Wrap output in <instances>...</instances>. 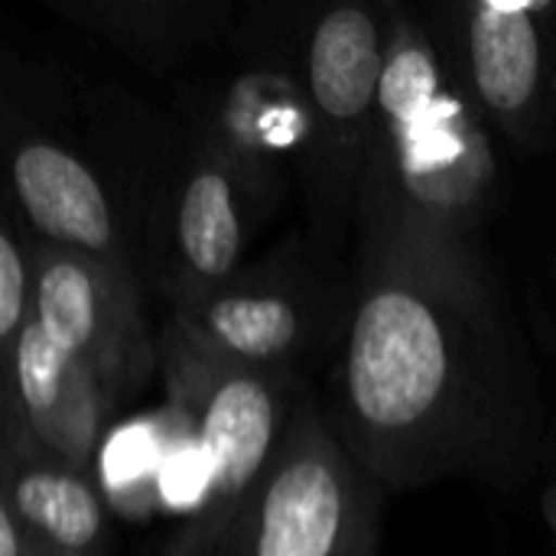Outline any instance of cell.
Wrapping results in <instances>:
<instances>
[{"label": "cell", "mask_w": 556, "mask_h": 556, "mask_svg": "<svg viewBox=\"0 0 556 556\" xmlns=\"http://www.w3.org/2000/svg\"><path fill=\"white\" fill-rule=\"evenodd\" d=\"M329 375V424L384 492L525 476L541 401L492 270L362 264Z\"/></svg>", "instance_id": "6da1fadb"}, {"label": "cell", "mask_w": 556, "mask_h": 556, "mask_svg": "<svg viewBox=\"0 0 556 556\" xmlns=\"http://www.w3.org/2000/svg\"><path fill=\"white\" fill-rule=\"evenodd\" d=\"M498 182L492 130L437 49L420 7L397 3L355 205V267L492 270L482 231Z\"/></svg>", "instance_id": "7a4b0ae2"}, {"label": "cell", "mask_w": 556, "mask_h": 556, "mask_svg": "<svg viewBox=\"0 0 556 556\" xmlns=\"http://www.w3.org/2000/svg\"><path fill=\"white\" fill-rule=\"evenodd\" d=\"M0 114L3 202L29 235L143 283L150 208L176 143L173 114L108 85L29 68L7 78Z\"/></svg>", "instance_id": "3957f363"}, {"label": "cell", "mask_w": 556, "mask_h": 556, "mask_svg": "<svg viewBox=\"0 0 556 556\" xmlns=\"http://www.w3.org/2000/svg\"><path fill=\"white\" fill-rule=\"evenodd\" d=\"M156 352L166 404L189 420L202 453V502L173 531L163 556H215L244 498L270 469L306 381L238 365L169 319L156 332Z\"/></svg>", "instance_id": "277c9868"}, {"label": "cell", "mask_w": 556, "mask_h": 556, "mask_svg": "<svg viewBox=\"0 0 556 556\" xmlns=\"http://www.w3.org/2000/svg\"><path fill=\"white\" fill-rule=\"evenodd\" d=\"M397 3H332L293 23V49L309 104V143L296 166L306 192L313 244L336 257L355 231L378 94L394 36Z\"/></svg>", "instance_id": "5b68a950"}, {"label": "cell", "mask_w": 556, "mask_h": 556, "mask_svg": "<svg viewBox=\"0 0 556 556\" xmlns=\"http://www.w3.org/2000/svg\"><path fill=\"white\" fill-rule=\"evenodd\" d=\"M384 485L306 388L287 437L215 556H378Z\"/></svg>", "instance_id": "8992f818"}, {"label": "cell", "mask_w": 556, "mask_h": 556, "mask_svg": "<svg viewBox=\"0 0 556 556\" xmlns=\"http://www.w3.org/2000/svg\"><path fill=\"white\" fill-rule=\"evenodd\" d=\"M150 208L143 283L166 309L182 306L244 267L251 238L277 215L290 179L270 176L225 147L182 130Z\"/></svg>", "instance_id": "52a82bcc"}, {"label": "cell", "mask_w": 556, "mask_h": 556, "mask_svg": "<svg viewBox=\"0 0 556 556\" xmlns=\"http://www.w3.org/2000/svg\"><path fill=\"white\" fill-rule=\"evenodd\" d=\"M332 264L336 257L313 238L290 241L208 293L166 309V319L238 365L300 375L326 345L339 349L349 326L355 277H336Z\"/></svg>", "instance_id": "ba28073f"}, {"label": "cell", "mask_w": 556, "mask_h": 556, "mask_svg": "<svg viewBox=\"0 0 556 556\" xmlns=\"http://www.w3.org/2000/svg\"><path fill=\"white\" fill-rule=\"evenodd\" d=\"M427 29L485 127L525 153L556 143V0H437Z\"/></svg>", "instance_id": "9c48e42d"}, {"label": "cell", "mask_w": 556, "mask_h": 556, "mask_svg": "<svg viewBox=\"0 0 556 556\" xmlns=\"http://www.w3.org/2000/svg\"><path fill=\"white\" fill-rule=\"evenodd\" d=\"M143 296L147 290L137 277L36 238L33 323L98 378L114 407L160 375Z\"/></svg>", "instance_id": "30bf717a"}, {"label": "cell", "mask_w": 556, "mask_h": 556, "mask_svg": "<svg viewBox=\"0 0 556 556\" xmlns=\"http://www.w3.org/2000/svg\"><path fill=\"white\" fill-rule=\"evenodd\" d=\"M3 365V420H16L52 456L94 472L114 404L98 378L29 323Z\"/></svg>", "instance_id": "8fae6325"}, {"label": "cell", "mask_w": 556, "mask_h": 556, "mask_svg": "<svg viewBox=\"0 0 556 556\" xmlns=\"http://www.w3.org/2000/svg\"><path fill=\"white\" fill-rule=\"evenodd\" d=\"M0 505L59 556H108L114 511L94 479L49 450L16 420H3Z\"/></svg>", "instance_id": "7c38bea8"}, {"label": "cell", "mask_w": 556, "mask_h": 556, "mask_svg": "<svg viewBox=\"0 0 556 556\" xmlns=\"http://www.w3.org/2000/svg\"><path fill=\"white\" fill-rule=\"evenodd\" d=\"M46 10L160 78L186 75L238 16L228 0H46Z\"/></svg>", "instance_id": "4fadbf2b"}, {"label": "cell", "mask_w": 556, "mask_h": 556, "mask_svg": "<svg viewBox=\"0 0 556 556\" xmlns=\"http://www.w3.org/2000/svg\"><path fill=\"white\" fill-rule=\"evenodd\" d=\"M169 440H173L169 404L111 424L94 459V479L114 518L147 521L160 515V476H163Z\"/></svg>", "instance_id": "5bb4252c"}, {"label": "cell", "mask_w": 556, "mask_h": 556, "mask_svg": "<svg viewBox=\"0 0 556 556\" xmlns=\"http://www.w3.org/2000/svg\"><path fill=\"white\" fill-rule=\"evenodd\" d=\"M36 306V238L3 202L0 222V358L33 323Z\"/></svg>", "instance_id": "9a60e30c"}, {"label": "cell", "mask_w": 556, "mask_h": 556, "mask_svg": "<svg viewBox=\"0 0 556 556\" xmlns=\"http://www.w3.org/2000/svg\"><path fill=\"white\" fill-rule=\"evenodd\" d=\"M0 556H59L49 551L7 505H0Z\"/></svg>", "instance_id": "2e32d148"}, {"label": "cell", "mask_w": 556, "mask_h": 556, "mask_svg": "<svg viewBox=\"0 0 556 556\" xmlns=\"http://www.w3.org/2000/svg\"><path fill=\"white\" fill-rule=\"evenodd\" d=\"M547 521H551V531H554V541H556V469H554V482H551V492H547Z\"/></svg>", "instance_id": "e0dca14e"}]
</instances>
